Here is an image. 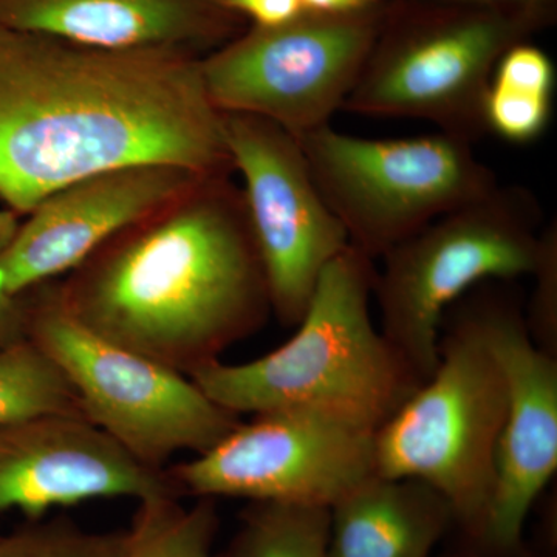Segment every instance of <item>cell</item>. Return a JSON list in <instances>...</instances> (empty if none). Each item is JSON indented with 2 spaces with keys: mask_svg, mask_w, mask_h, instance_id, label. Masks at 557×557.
<instances>
[{
  "mask_svg": "<svg viewBox=\"0 0 557 557\" xmlns=\"http://www.w3.org/2000/svg\"><path fill=\"white\" fill-rule=\"evenodd\" d=\"M200 57L101 50L0 22V200L28 215L76 180L138 163L233 174Z\"/></svg>",
  "mask_w": 557,
  "mask_h": 557,
  "instance_id": "1",
  "label": "cell"
},
{
  "mask_svg": "<svg viewBox=\"0 0 557 557\" xmlns=\"http://www.w3.org/2000/svg\"><path fill=\"white\" fill-rule=\"evenodd\" d=\"M231 175H201L54 282L70 317L186 376L258 333L269 285Z\"/></svg>",
  "mask_w": 557,
  "mask_h": 557,
  "instance_id": "2",
  "label": "cell"
},
{
  "mask_svg": "<svg viewBox=\"0 0 557 557\" xmlns=\"http://www.w3.org/2000/svg\"><path fill=\"white\" fill-rule=\"evenodd\" d=\"M373 262L348 245L287 343L244 364L219 359L189 379L236 416L310 409L376 431L421 383L373 322Z\"/></svg>",
  "mask_w": 557,
  "mask_h": 557,
  "instance_id": "3",
  "label": "cell"
},
{
  "mask_svg": "<svg viewBox=\"0 0 557 557\" xmlns=\"http://www.w3.org/2000/svg\"><path fill=\"white\" fill-rule=\"evenodd\" d=\"M542 220L530 189L497 185L381 256L373 285L381 333L421 384L437 368L450 304L482 282L533 276L544 247Z\"/></svg>",
  "mask_w": 557,
  "mask_h": 557,
  "instance_id": "4",
  "label": "cell"
},
{
  "mask_svg": "<svg viewBox=\"0 0 557 557\" xmlns=\"http://www.w3.org/2000/svg\"><path fill=\"white\" fill-rule=\"evenodd\" d=\"M438 346L431 379L375 431V474L434 486L480 536L496 486L507 383L472 302Z\"/></svg>",
  "mask_w": 557,
  "mask_h": 557,
  "instance_id": "5",
  "label": "cell"
},
{
  "mask_svg": "<svg viewBox=\"0 0 557 557\" xmlns=\"http://www.w3.org/2000/svg\"><path fill=\"white\" fill-rule=\"evenodd\" d=\"M536 25L498 11L394 0L344 112L416 119L475 143L498 58Z\"/></svg>",
  "mask_w": 557,
  "mask_h": 557,
  "instance_id": "6",
  "label": "cell"
},
{
  "mask_svg": "<svg viewBox=\"0 0 557 557\" xmlns=\"http://www.w3.org/2000/svg\"><path fill=\"white\" fill-rule=\"evenodd\" d=\"M28 296V338L60 368L83 416L143 467L164 471L177 454L200 456L240 423L189 376L83 327L61 306L54 282Z\"/></svg>",
  "mask_w": 557,
  "mask_h": 557,
  "instance_id": "7",
  "label": "cell"
},
{
  "mask_svg": "<svg viewBox=\"0 0 557 557\" xmlns=\"http://www.w3.org/2000/svg\"><path fill=\"white\" fill-rule=\"evenodd\" d=\"M296 138L351 247L372 260L498 185L474 143L442 131L372 139L327 124Z\"/></svg>",
  "mask_w": 557,
  "mask_h": 557,
  "instance_id": "8",
  "label": "cell"
},
{
  "mask_svg": "<svg viewBox=\"0 0 557 557\" xmlns=\"http://www.w3.org/2000/svg\"><path fill=\"white\" fill-rule=\"evenodd\" d=\"M386 5L343 16L302 11L287 24L242 32L200 58L208 100L293 137L327 126L361 75Z\"/></svg>",
  "mask_w": 557,
  "mask_h": 557,
  "instance_id": "9",
  "label": "cell"
},
{
  "mask_svg": "<svg viewBox=\"0 0 557 557\" xmlns=\"http://www.w3.org/2000/svg\"><path fill=\"white\" fill-rule=\"evenodd\" d=\"M375 431L318 410L256 413L214 448L166 468L175 493L332 508L375 474Z\"/></svg>",
  "mask_w": 557,
  "mask_h": 557,
  "instance_id": "10",
  "label": "cell"
},
{
  "mask_svg": "<svg viewBox=\"0 0 557 557\" xmlns=\"http://www.w3.org/2000/svg\"><path fill=\"white\" fill-rule=\"evenodd\" d=\"M220 113L234 171L244 177L271 311L284 327H296L319 277L350 242L322 199L298 138L260 116Z\"/></svg>",
  "mask_w": 557,
  "mask_h": 557,
  "instance_id": "11",
  "label": "cell"
},
{
  "mask_svg": "<svg viewBox=\"0 0 557 557\" xmlns=\"http://www.w3.org/2000/svg\"><path fill=\"white\" fill-rule=\"evenodd\" d=\"M507 383L496 486L480 537L498 552L518 547L528 515L557 469V361L528 332L519 304L483 293L471 300Z\"/></svg>",
  "mask_w": 557,
  "mask_h": 557,
  "instance_id": "12",
  "label": "cell"
},
{
  "mask_svg": "<svg viewBox=\"0 0 557 557\" xmlns=\"http://www.w3.org/2000/svg\"><path fill=\"white\" fill-rule=\"evenodd\" d=\"M201 175L168 163L97 172L50 194L0 251V292L22 295L67 274L95 249Z\"/></svg>",
  "mask_w": 557,
  "mask_h": 557,
  "instance_id": "13",
  "label": "cell"
},
{
  "mask_svg": "<svg viewBox=\"0 0 557 557\" xmlns=\"http://www.w3.org/2000/svg\"><path fill=\"white\" fill-rule=\"evenodd\" d=\"M175 494L166 469L143 467L83 416H47L0 426V515L33 520L95 498L141 502Z\"/></svg>",
  "mask_w": 557,
  "mask_h": 557,
  "instance_id": "14",
  "label": "cell"
},
{
  "mask_svg": "<svg viewBox=\"0 0 557 557\" xmlns=\"http://www.w3.org/2000/svg\"><path fill=\"white\" fill-rule=\"evenodd\" d=\"M219 0H0V22L101 50L171 49L203 58L244 32Z\"/></svg>",
  "mask_w": 557,
  "mask_h": 557,
  "instance_id": "15",
  "label": "cell"
},
{
  "mask_svg": "<svg viewBox=\"0 0 557 557\" xmlns=\"http://www.w3.org/2000/svg\"><path fill=\"white\" fill-rule=\"evenodd\" d=\"M454 519L434 486L373 474L330 508V557H429Z\"/></svg>",
  "mask_w": 557,
  "mask_h": 557,
  "instance_id": "16",
  "label": "cell"
},
{
  "mask_svg": "<svg viewBox=\"0 0 557 557\" xmlns=\"http://www.w3.org/2000/svg\"><path fill=\"white\" fill-rule=\"evenodd\" d=\"M218 527L215 498L185 507L175 494L149 497L138 502L124 557H218Z\"/></svg>",
  "mask_w": 557,
  "mask_h": 557,
  "instance_id": "17",
  "label": "cell"
},
{
  "mask_svg": "<svg viewBox=\"0 0 557 557\" xmlns=\"http://www.w3.org/2000/svg\"><path fill=\"white\" fill-rule=\"evenodd\" d=\"M47 416H83L75 391L30 338L2 348L0 426Z\"/></svg>",
  "mask_w": 557,
  "mask_h": 557,
  "instance_id": "18",
  "label": "cell"
},
{
  "mask_svg": "<svg viewBox=\"0 0 557 557\" xmlns=\"http://www.w3.org/2000/svg\"><path fill=\"white\" fill-rule=\"evenodd\" d=\"M228 557H330V508L251 502Z\"/></svg>",
  "mask_w": 557,
  "mask_h": 557,
  "instance_id": "19",
  "label": "cell"
},
{
  "mask_svg": "<svg viewBox=\"0 0 557 557\" xmlns=\"http://www.w3.org/2000/svg\"><path fill=\"white\" fill-rule=\"evenodd\" d=\"M127 531L94 533L65 519L32 520L0 536V557H124Z\"/></svg>",
  "mask_w": 557,
  "mask_h": 557,
  "instance_id": "20",
  "label": "cell"
},
{
  "mask_svg": "<svg viewBox=\"0 0 557 557\" xmlns=\"http://www.w3.org/2000/svg\"><path fill=\"white\" fill-rule=\"evenodd\" d=\"M483 110L487 134L497 135L512 145H528L547 131L553 95L491 81Z\"/></svg>",
  "mask_w": 557,
  "mask_h": 557,
  "instance_id": "21",
  "label": "cell"
},
{
  "mask_svg": "<svg viewBox=\"0 0 557 557\" xmlns=\"http://www.w3.org/2000/svg\"><path fill=\"white\" fill-rule=\"evenodd\" d=\"M541 259L533 277L536 278L530 309L525 317L528 332L539 347L556 357L557 348V225L549 223L542 231Z\"/></svg>",
  "mask_w": 557,
  "mask_h": 557,
  "instance_id": "22",
  "label": "cell"
},
{
  "mask_svg": "<svg viewBox=\"0 0 557 557\" xmlns=\"http://www.w3.org/2000/svg\"><path fill=\"white\" fill-rule=\"evenodd\" d=\"M491 81L553 95L556 89V69L544 50L522 40L509 47L498 58Z\"/></svg>",
  "mask_w": 557,
  "mask_h": 557,
  "instance_id": "23",
  "label": "cell"
},
{
  "mask_svg": "<svg viewBox=\"0 0 557 557\" xmlns=\"http://www.w3.org/2000/svg\"><path fill=\"white\" fill-rule=\"evenodd\" d=\"M420 2L461 7V9L498 11V13L511 14V16L530 21L537 28L552 24L556 13V0H420Z\"/></svg>",
  "mask_w": 557,
  "mask_h": 557,
  "instance_id": "24",
  "label": "cell"
},
{
  "mask_svg": "<svg viewBox=\"0 0 557 557\" xmlns=\"http://www.w3.org/2000/svg\"><path fill=\"white\" fill-rule=\"evenodd\" d=\"M226 10L252 21V27H277L296 20L304 9L299 0H219Z\"/></svg>",
  "mask_w": 557,
  "mask_h": 557,
  "instance_id": "25",
  "label": "cell"
},
{
  "mask_svg": "<svg viewBox=\"0 0 557 557\" xmlns=\"http://www.w3.org/2000/svg\"><path fill=\"white\" fill-rule=\"evenodd\" d=\"M30 296L0 292V350L28 339Z\"/></svg>",
  "mask_w": 557,
  "mask_h": 557,
  "instance_id": "26",
  "label": "cell"
},
{
  "mask_svg": "<svg viewBox=\"0 0 557 557\" xmlns=\"http://www.w3.org/2000/svg\"><path fill=\"white\" fill-rule=\"evenodd\" d=\"M304 11L318 14H343L364 13V11L380 9L386 0H299Z\"/></svg>",
  "mask_w": 557,
  "mask_h": 557,
  "instance_id": "27",
  "label": "cell"
},
{
  "mask_svg": "<svg viewBox=\"0 0 557 557\" xmlns=\"http://www.w3.org/2000/svg\"><path fill=\"white\" fill-rule=\"evenodd\" d=\"M20 225V215L16 212L10 209L0 211V251L10 244Z\"/></svg>",
  "mask_w": 557,
  "mask_h": 557,
  "instance_id": "28",
  "label": "cell"
}]
</instances>
